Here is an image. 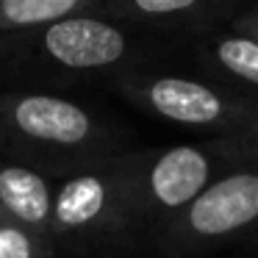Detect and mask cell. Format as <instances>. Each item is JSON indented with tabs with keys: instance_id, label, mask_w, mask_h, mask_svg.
<instances>
[{
	"instance_id": "obj_4",
	"label": "cell",
	"mask_w": 258,
	"mask_h": 258,
	"mask_svg": "<svg viewBox=\"0 0 258 258\" xmlns=\"http://www.w3.org/2000/svg\"><path fill=\"white\" fill-rule=\"evenodd\" d=\"M252 222H258V172L214 180L183 214V230L197 239L230 236Z\"/></svg>"
},
{
	"instance_id": "obj_9",
	"label": "cell",
	"mask_w": 258,
	"mask_h": 258,
	"mask_svg": "<svg viewBox=\"0 0 258 258\" xmlns=\"http://www.w3.org/2000/svg\"><path fill=\"white\" fill-rule=\"evenodd\" d=\"M200 58L211 73L247 89H258V42L250 36L236 31L208 34L200 42Z\"/></svg>"
},
{
	"instance_id": "obj_2",
	"label": "cell",
	"mask_w": 258,
	"mask_h": 258,
	"mask_svg": "<svg viewBox=\"0 0 258 258\" xmlns=\"http://www.w3.org/2000/svg\"><path fill=\"white\" fill-rule=\"evenodd\" d=\"M103 128L78 103L47 92L0 97V139L39 153H78L97 145Z\"/></svg>"
},
{
	"instance_id": "obj_5",
	"label": "cell",
	"mask_w": 258,
	"mask_h": 258,
	"mask_svg": "<svg viewBox=\"0 0 258 258\" xmlns=\"http://www.w3.org/2000/svg\"><path fill=\"white\" fill-rule=\"evenodd\" d=\"M241 0H100V14L139 28L206 31L236 17Z\"/></svg>"
},
{
	"instance_id": "obj_6",
	"label": "cell",
	"mask_w": 258,
	"mask_h": 258,
	"mask_svg": "<svg viewBox=\"0 0 258 258\" xmlns=\"http://www.w3.org/2000/svg\"><path fill=\"white\" fill-rule=\"evenodd\" d=\"M147 191L167 211L189 208L211 186V156L195 145L161 150L147 169Z\"/></svg>"
},
{
	"instance_id": "obj_12",
	"label": "cell",
	"mask_w": 258,
	"mask_h": 258,
	"mask_svg": "<svg viewBox=\"0 0 258 258\" xmlns=\"http://www.w3.org/2000/svg\"><path fill=\"white\" fill-rule=\"evenodd\" d=\"M230 31H236V34H244V36H250V39L258 42V6L250 9V12L236 14V17L230 20Z\"/></svg>"
},
{
	"instance_id": "obj_3",
	"label": "cell",
	"mask_w": 258,
	"mask_h": 258,
	"mask_svg": "<svg viewBox=\"0 0 258 258\" xmlns=\"http://www.w3.org/2000/svg\"><path fill=\"white\" fill-rule=\"evenodd\" d=\"M122 92L145 111L186 128H239L258 117L250 100L183 75L134 73L122 78Z\"/></svg>"
},
{
	"instance_id": "obj_11",
	"label": "cell",
	"mask_w": 258,
	"mask_h": 258,
	"mask_svg": "<svg viewBox=\"0 0 258 258\" xmlns=\"http://www.w3.org/2000/svg\"><path fill=\"white\" fill-rule=\"evenodd\" d=\"M42 250H45V241L39 233L12 219L0 222V258H39Z\"/></svg>"
},
{
	"instance_id": "obj_1",
	"label": "cell",
	"mask_w": 258,
	"mask_h": 258,
	"mask_svg": "<svg viewBox=\"0 0 258 258\" xmlns=\"http://www.w3.org/2000/svg\"><path fill=\"white\" fill-rule=\"evenodd\" d=\"M139 25L106 14H78L45 28L0 34V61L64 75L114 73L139 58Z\"/></svg>"
},
{
	"instance_id": "obj_8",
	"label": "cell",
	"mask_w": 258,
	"mask_h": 258,
	"mask_svg": "<svg viewBox=\"0 0 258 258\" xmlns=\"http://www.w3.org/2000/svg\"><path fill=\"white\" fill-rule=\"evenodd\" d=\"M0 208L6 219L45 236L53 214L50 183L31 167L0 164Z\"/></svg>"
},
{
	"instance_id": "obj_13",
	"label": "cell",
	"mask_w": 258,
	"mask_h": 258,
	"mask_svg": "<svg viewBox=\"0 0 258 258\" xmlns=\"http://www.w3.org/2000/svg\"><path fill=\"white\" fill-rule=\"evenodd\" d=\"M252 142H255V145H258V117L252 119Z\"/></svg>"
},
{
	"instance_id": "obj_10",
	"label": "cell",
	"mask_w": 258,
	"mask_h": 258,
	"mask_svg": "<svg viewBox=\"0 0 258 258\" xmlns=\"http://www.w3.org/2000/svg\"><path fill=\"white\" fill-rule=\"evenodd\" d=\"M78 14H100V0H0V34L45 28Z\"/></svg>"
},
{
	"instance_id": "obj_14",
	"label": "cell",
	"mask_w": 258,
	"mask_h": 258,
	"mask_svg": "<svg viewBox=\"0 0 258 258\" xmlns=\"http://www.w3.org/2000/svg\"><path fill=\"white\" fill-rule=\"evenodd\" d=\"M3 219H6V214H3V208H0V222H3Z\"/></svg>"
},
{
	"instance_id": "obj_7",
	"label": "cell",
	"mask_w": 258,
	"mask_h": 258,
	"mask_svg": "<svg viewBox=\"0 0 258 258\" xmlns=\"http://www.w3.org/2000/svg\"><path fill=\"white\" fill-rule=\"evenodd\" d=\"M114 208V180L108 175L84 172L64 180L53 195L50 230L53 233H81L95 228Z\"/></svg>"
}]
</instances>
